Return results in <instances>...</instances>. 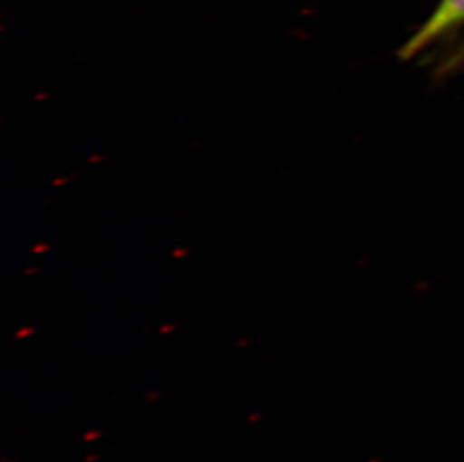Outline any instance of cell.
<instances>
[{"label": "cell", "instance_id": "6da1fadb", "mask_svg": "<svg viewBox=\"0 0 464 462\" xmlns=\"http://www.w3.org/2000/svg\"><path fill=\"white\" fill-rule=\"evenodd\" d=\"M461 24H464V0H440L431 15L400 47V61H411Z\"/></svg>", "mask_w": 464, "mask_h": 462}, {"label": "cell", "instance_id": "7a4b0ae2", "mask_svg": "<svg viewBox=\"0 0 464 462\" xmlns=\"http://www.w3.org/2000/svg\"><path fill=\"white\" fill-rule=\"evenodd\" d=\"M464 63V45L459 50V52L454 53L452 54L451 59L447 62V63H443V70L445 72H451V71L456 70L459 66L463 65Z\"/></svg>", "mask_w": 464, "mask_h": 462}]
</instances>
